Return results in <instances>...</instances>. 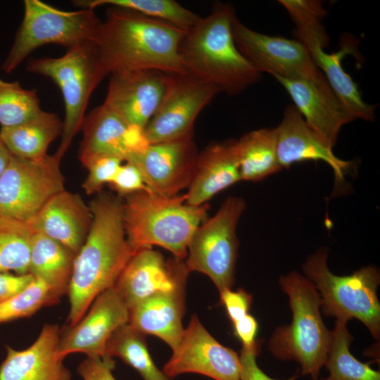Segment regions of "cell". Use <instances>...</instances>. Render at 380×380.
I'll use <instances>...</instances> for the list:
<instances>
[{
    "label": "cell",
    "mask_w": 380,
    "mask_h": 380,
    "mask_svg": "<svg viewBox=\"0 0 380 380\" xmlns=\"http://www.w3.org/2000/svg\"><path fill=\"white\" fill-rule=\"evenodd\" d=\"M89 206L91 225L75 257L68 288V327L82 318L99 294L114 286L134 254L125 234L122 198L101 193Z\"/></svg>",
    "instance_id": "6da1fadb"
},
{
    "label": "cell",
    "mask_w": 380,
    "mask_h": 380,
    "mask_svg": "<svg viewBox=\"0 0 380 380\" xmlns=\"http://www.w3.org/2000/svg\"><path fill=\"white\" fill-rule=\"evenodd\" d=\"M185 32L167 22L115 8L101 21L95 44L108 75L134 70L186 74L179 56Z\"/></svg>",
    "instance_id": "7a4b0ae2"
},
{
    "label": "cell",
    "mask_w": 380,
    "mask_h": 380,
    "mask_svg": "<svg viewBox=\"0 0 380 380\" xmlns=\"http://www.w3.org/2000/svg\"><path fill=\"white\" fill-rule=\"evenodd\" d=\"M229 4L216 3L211 12L186 31L179 56L187 75L238 94L258 82V72L238 49L232 32L236 16Z\"/></svg>",
    "instance_id": "3957f363"
},
{
    "label": "cell",
    "mask_w": 380,
    "mask_h": 380,
    "mask_svg": "<svg viewBox=\"0 0 380 380\" xmlns=\"http://www.w3.org/2000/svg\"><path fill=\"white\" fill-rule=\"evenodd\" d=\"M124 198V228L134 252L158 246L185 260L190 239L206 220L209 205H188L185 194L165 196L139 191Z\"/></svg>",
    "instance_id": "277c9868"
},
{
    "label": "cell",
    "mask_w": 380,
    "mask_h": 380,
    "mask_svg": "<svg viewBox=\"0 0 380 380\" xmlns=\"http://www.w3.org/2000/svg\"><path fill=\"white\" fill-rule=\"evenodd\" d=\"M279 283L289 296L292 319L289 325L275 329L269 350L279 360L296 361L302 374L319 380L331 341V331L322 319L319 293L307 277L296 271L281 276Z\"/></svg>",
    "instance_id": "5b68a950"
},
{
    "label": "cell",
    "mask_w": 380,
    "mask_h": 380,
    "mask_svg": "<svg viewBox=\"0 0 380 380\" xmlns=\"http://www.w3.org/2000/svg\"><path fill=\"white\" fill-rule=\"evenodd\" d=\"M327 259L328 248L323 246L310 255L303 264L304 276L319 293L323 313L345 322L355 318L362 322L372 336L379 341V270L369 265L350 275L338 276L330 271Z\"/></svg>",
    "instance_id": "8992f818"
},
{
    "label": "cell",
    "mask_w": 380,
    "mask_h": 380,
    "mask_svg": "<svg viewBox=\"0 0 380 380\" xmlns=\"http://www.w3.org/2000/svg\"><path fill=\"white\" fill-rule=\"evenodd\" d=\"M27 70L51 79L63 95L65 118L60 146L63 156L74 137L81 129L91 94L108 75L95 43L67 49L58 58L30 60Z\"/></svg>",
    "instance_id": "52a82bcc"
},
{
    "label": "cell",
    "mask_w": 380,
    "mask_h": 380,
    "mask_svg": "<svg viewBox=\"0 0 380 380\" xmlns=\"http://www.w3.org/2000/svg\"><path fill=\"white\" fill-rule=\"evenodd\" d=\"M101 23L94 9L68 11L39 0H25L22 23L1 69L6 73L13 72L32 52L46 44L69 49L95 43Z\"/></svg>",
    "instance_id": "ba28073f"
},
{
    "label": "cell",
    "mask_w": 380,
    "mask_h": 380,
    "mask_svg": "<svg viewBox=\"0 0 380 380\" xmlns=\"http://www.w3.org/2000/svg\"><path fill=\"white\" fill-rule=\"evenodd\" d=\"M246 207L242 198H227L213 217L198 227L188 245L184 260L188 270L207 275L219 292L232 289L234 282L236 227Z\"/></svg>",
    "instance_id": "9c48e42d"
},
{
    "label": "cell",
    "mask_w": 380,
    "mask_h": 380,
    "mask_svg": "<svg viewBox=\"0 0 380 380\" xmlns=\"http://www.w3.org/2000/svg\"><path fill=\"white\" fill-rule=\"evenodd\" d=\"M56 152L39 159L11 154L0 176V217L27 223L55 195L65 190Z\"/></svg>",
    "instance_id": "30bf717a"
},
{
    "label": "cell",
    "mask_w": 380,
    "mask_h": 380,
    "mask_svg": "<svg viewBox=\"0 0 380 380\" xmlns=\"http://www.w3.org/2000/svg\"><path fill=\"white\" fill-rule=\"evenodd\" d=\"M219 93L216 87L189 75H169L162 101L143 130L146 143L193 136L196 118Z\"/></svg>",
    "instance_id": "8fae6325"
},
{
    "label": "cell",
    "mask_w": 380,
    "mask_h": 380,
    "mask_svg": "<svg viewBox=\"0 0 380 380\" xmlns=\"http://www.w3.org/2000/svg\"><path fill=\"white\" fill-rule=\"evenodd\" d=\"M236 45L253 68L275 77L315 78L322 72L306 47L297 39L255 32L236 15L232 22Z\"/></svg>",
    "instance_id": "7c38bea8"
},
{
    "label": "cell",
    "mask_w": 380,
    "mask_h": 380,
    "mask_svg": "<svg viewBox=\"0 0 380 380\" xmlns=\"http://www.w3.org/2000/svg\"><path fill=\"white\" fill-rule=\"evenodd\" d=\"M172 378L196 373L214 380H241L239 356L220 344L193 315L182 339L163 367Z\"/></svg>",
    "instance_id": "4fadbf2b"
},
{
    "label": "cell",
    "mask_w": 380,
    "mask_h": 380,
    "mask_svg": "<svg viewBox=\"0 0 380 380\" xmlns=\"http://www.w3.org/2000/svg\"><path fill=\"white\" fill-rule=\"evenodd\" d=\"M198 152L193 136L147 144L125 161L141 172L151 192L172 196L188 188L194 177Z\"/></svg>",
    "instance_id": "5bb4252c"
},
{
    "label": "cell",
    "mask_w": 380,
    "mask_h": 380,
    "mask_svg": "<svg viewBox=\"0 0 380 380\" xmlns=\"http://www.w3.org/2000/svg\"><path fill=\"white\" fill-rule=\"evenodd\" d=\"M129 309L114 286L99 294L82 318L61 333L58 353L65 359L74 353L87 357L106 356L113 333L129 322Z\"/></svg>",
    "instance_id": "9a60e30c"
},
{
    "label": "cell",
    "mask_w": 380,
    "mask_h": 380,
    "mask_svg": "<svg viewBox=\"0 0 380 380\" xmlns=\"http://www.w3.org/2000/svg\"><path fill=\"white\" fill-rule=\"evenodd\" d=\"M188 270L184 260H166L151 248L134 253L114 287L129 309L154 294L185 286Z\"/></svg>",
    "instance_id": "2e32d148"
},
{
    "label": "cell",
    "mask_w": 380,
    "mask_h": 380,
    "mask_svg": "<svg viewBox=\"0 0 380 380\" xmlns=\"http://www.w3.org/2000/svg\"><path fill=\"white\" fill-rule=\"evenodd\" d=\"M168 78L156 70L111 73L104 103L130 125L144 129L162 101Z\"/></svg>",
    "instance_id": "e0dca14e"
},
{
    "label": "cell",
    "mask_w": 380,
    "mask_h": 380,
    "mask_svg": "<svg viewBox=\"0 0 380 380\" xmlns=\"http://www.w3.org/2000/svg\"><path fill=\"white\" fill-rule=\"evenodd\" d=\"M275 79L291 97L293 106L309 127L333 148L341 127L354 119L322 72L315 78Z\"/></svg>",
    "instance_id": "ac0fdd59"
},
{
    "label": "cell",
    "mask_w": 380,
    "mask_h": 380,
    "mask_svg": "<svg viewBox=\"0 0 380 380\" xmlns=\"http://www.w3.org/2000/svg\"><path fill=\"white\" fill-rule=\"evenodd\" d=\"M81 129L83 139L79 158L85 167L93 160L102 156L122 159L145 147L142 129L130 125L104 103L85 115Z\"/></svg>",
    "instance_id": "d6986e66"
},
{
    "label": "cell",
    "mask_w": 380,
    "mask_h": 380,
    "mask_svg": "<svg viewBox=\"0 0 380 380\" xmlns=\"http://www.w3.org/2000/svg\"><path fill=\"white\" fill-rule=\"evenodd\" d=\"M277 154L281 168L305 161H322L333 170L336 182H342L352 163L338 158L331 147L305 122L293 105H288L275 127Z\"/></svg>",
    "instance_id": "ffe728a7"
},
{
    "label": "cell",
    "mask_w": 380,
    "mask_h": 380,
    "mask_svg": "<svg viewBox=\"0 0 380 380\" xmlns=\"http://www.w3.org/2000/svg\"><path fill=\"white\" fill-rule=\"evenodd\" d=\"M92 215L80 196L65 189L53 196L26 224L77 254L84 244Z\"/></svg>",
    "instance_id": "44dd1931"
},
{
    "label": "cell",
    "mask_w": 380,
    "mask_h": 380,
    "mask_svg": "<svg viewBox=\"0 0 380 380\" xmlns=\"http://www.w3.org/2000/svg\"><path fill=\"white\" fill-rule=\"evenodd\" d=\"M61 336L56 324H46L28 348H6L0 365V380H71V372L58 353Z\"/></svg>",
    "instance_id": "7402d4cb"
},
{
    "label": "cell",
    "mask_w": 380,
    "mask_h": 380,
    "mask_svg": "<svg viewBox=\"0 0 380 380\" xmlns=\"http://www.w3.org/2000/svg\"><path fill=\"white\" fill-rule=\"evenodd\" d=\"M241 180L236 139L213 142L198 153L186 203H207L216 194Z\"/></svg>",
    "instance_id": "603a6c76"
},
{
    "label": "cell",
    "mask_w": 380,
    "mask_h": 380,
    "mask_svg": "<svg viewBox=\"0 0 380 380\" xmlns=\"http://www.w3.org/2000/svg\"><path fill=\"white\" fill-rule=\"evenodd\" d=\"M184 289L158 293L138 303L129 309L128 324L144 335L160 338L175 350L184 330Z\"/></svg>",
    "instance_id": "cb8c5ba5"
},
{
    "label": "cell",
    "mask_w": 380,
    "mask_h": 380,
    "mask_svg": "<svg viewBox=\"0 0 380 380\" xmlns=\"http://www.w3.org/2000/svg\"><path fill=\"white\" fill-rule=\"evenodd\" d=\"M355 46L344 43L340 50L327 53L319 46L307 47L310 56L322 72L330 87L342 103L348 113L354 119L373 121L375 118L374 106L362 99L357 84L342 67L345 56L353 53Z\"/></svg>",
    "instance_id": "d4e9b609"
},
{
    "label": "cell",
    "mask_w": 380,
    "mask_h": 380,
    "mask_svg": "<svg viewBox=\"0 0 380 380\" xmlns=\"http://www.w3.org/2000/svg\"><path fill=\"white\" fill-rule=\"evenodd\" d=\"M75 254L56 241L33 233L29 274L44 281L59 300L68 292Z\"/></svg>",
    "instance_id": "484cf974"
},
{
    "label": "cell",
    "mask_w": 380,
    "mask_h": 380,
    "mask_svg": "<svg viewBox=\"0 0 380 380\" xmlns=\"http://www.w3.org/2000/svg\"><path fill=\"white\" fill-rule=\"evenodd\" d=\"M63 129V122L58 115L42 110L21 125L1 127L0 137L12 155L39 159L48 155L49 145L62 134Z\"/></svg>",
    "instance_id": "4316f807"
},
{
    "label": "cell",
    "mask_w": 380,
    "mask_h": 380,
    "mask_svg": "<svg viewBox=\"0 0 380 380\" xmlns=\"http://www.w3.org/2000/svg\"><path fill=\"white\" fill-rule=\"evenodd\" d=\"M241 180L258 182L282 170L274 128H261L236 139Z\"/></svg>",
    "instance_id": "83f0119b"
},
{
    "label": "cell",
    "mask_w": 380,
    "mask_h": 380,
    "mask_svg": "<svg viewBox=\"0 0 380 380\" xmlns=\"http://www.w3.org/2000/svg\"><path fill=\"white\" fill-rule=\"evenodd\" d=\"M105 354L112 358H120L135 369L143 380H170L153 361L145 335L128 323L113 333L106 343Z\"/></svg>",
    "instance_id": "f1b7e54d"
},
{
    "label": "cell",
    "mask_w": 380,
    "mask_h": 380,
    "mask_svg": "<svg viewBox=\"0 0 380 380\" xmlns=\"http://www.w3.org/2000/svg\"><path fill=\"white\" fill-rule=\"evenodd\" d=\"M347 322L336 319L324 366L329 376L320 380H380V372L361 362L350 352L353 340L348 330Z\"/></svg>",
    "instance_id": "f546056e"
},
{
    "label": "cell",
    "mask_w": 380,
    "mask_h": 380,
    "mask_svg": "<svg viewBox=\"0 0 380 380\" xmlns=\"http://www.w3.org/2000/svg\"><path fill=\"white\" fill-rule=\"evenodd\" d=\"M80 8L110 5L114 8L131 10L154 19L167 22L187 31L201 17L174 0H84L73 3Z\"/></svg>",
    "instance_id": "4dcf8cb0"
},
{
    "label": "cell",
    "mask_w": 380,
    "mask_h": 380,
    "mask_svg": "<svg viewBox=\"0 0 380 380\" xmlns=\"http://www.w3.org/2000/svg\"><path fill=\"white\" fill-rule=\"evenodd\" d=\"M32 234L26 223L0 217V272L29 274Z\"/></svg>",
    "instance_id": "1f68e13d"
},
{
    "label": "cell",
    "mask_w": 380,
    "mask_h": 380,
    "mask_svg": "<svg viewBox=\"0 0 380 380\" xmlns=\"http://www.w3.org/2000/svg\"><path fill=\"white\" fill-rule=\"evenodd\" d=\"M42 110L34 90L23 88L18 81L0 79V124L1 127L21 125Z\"/></svg>",
    "instance_id": "d6a6232c"
},
{
    "label": "cell",
    "mask_w": 380,
    "mask_h": 380,
    "mask_svg": "<svg viewBox=\"0 0 380 380\" xmlns=\"http://www.w3.org/2000/svg\"><path fill=\"white\" fill-rule=\"evenodd\" d=\"M296 25L294 32L299 42H329V37L322 24L327 15L323 4L317 0H280Z\"/></svg>",
    "instance_id": "836d02e7"
},
{
    "label": "cell",
    "mask_w": 380,
    "mask_h": 380,
    "mask_svg": "<svg viewBox=\"0 0 380 380\" xmlns=\"http://www.w3.org/2000/svg\"><path fill=\"white\" fill-rule=\"evenodd\" d=\"M58 302L44 281L34 278L23 290L0 303V324L30 317Z\"/></svg>",
    "instance_id": "e575fe53"
},
{
    "label": "cell",
    "mask_w": 380,
    "mask_h": 380,
    "mask_svg": "<svg viewBox=\"0 0 380 380\" xmlns=\"http://www.w3.org/2000/svg\"><path fill=\"white\" fill-rule=\"evenodd\" d=\"M124 160L114 156L99 157L85 167L89 173L82 184L87 194L99 193L106 184H109Z\"/></svg>",
    "instance_id": "d590c367"
},
{
    "label": "cell",
    "mask_w": 380,
    "mask_h": 380,
    "mask_svg": "<svg viewBox=\"0 0 380 380\" xmlns=\"http://www.w3.org/2000/svg\"><path fill=\"white\" fill-rule=\"evenodd\" d=\"M108 185L121 198L139 191H151L139 170L127 161L122 163Z\"/></svg>",
    "instance_id": "8d00e7d4"
},
{
    "label": "cell",
    "mask_w": 380,
    "mask_h": 380,
    "mask_svg": "<svg viewBox=\"0 0 380 380\" xmlns=\"http://www.w3.org/2000/svg\"><path fill=\"white\" fill-rule=\"evenodd\" d=\"M220 303L225 308L227 314L232 323L248 314L253 296L243 289L233 291L224 289L220 292Z\"/></svg>",
    "instance_id": "74e56055"
},
{
    "label": "cell",
    "mask_w": 380,
    "mask_h": 380,
    "mask_svg": "<svg viewBox=\"0 0 380 380\" xmlns=\"http://www.w3.org/2000/svg\"><path fill=\"white\" fill-rule=\"evenodd\" d=\"M115 365L113 358L108 356L87 357L77 370L83 380H116L113 374Z\"/></svg>",
    "instance_id": "f35d334b"
},
{
    "label": "cell",
    "mask_w": 380,
    "mask_h": 380,
    "mask_svg": "<svg viewBox=\"0 0 380 380\" xmlns=\"http://www.w3.org/2000/svg\"><path fill=\"white\" fill-rule=\"evenodd\" d=\"M261 343L258 340L251 348L242 347L239 355L241 380H296L298 375H293L286 379H273L258 367L256 358L260 353Z\"/></svg>",
    "instance_id": "ab89813d"
},
{
    "label": "cell",
    "mask_w": 380,
    "mask_h": 380,
    "mask_svg": "<svg viewBox=\"0 0 380 380\" xmlns=\"http://www.w3.org/2000/svg\"><path fill=\"white\" fill-rule=\"evenodd\" d=\"M33 279L30 274L0 272V303L23 290Z\"/></svg>",
    "instance_id": "60d3db41"
},
{
    "label": "cell",
    "mask_w": 380,
    "mask_h": 380,
    "mask_svg": "<svg viewBox=\"0 0 380 380\" xmlns=\"http://www.w3.org/2000/svg\"><path fill=\"white\" fill-rule=\"evenodd\" d=\"M232 324L234 334L241 342L242 347L251 348L255 344L258 323L253 316L248 313Z\"/></svg>",
    "instance_id": "b9f144b4"
},
{
    "label": "cell",
    "mask_w": 380,
    "mask_h": 380,
    "mask_svg": "<svg viewBox=\"0 0 380 380\" xmlns=\"http://www.w3.org/2000/svg\"><path fill=\"white\" fill-rule=\"evenodd\" d=\"M11 153L0 137V176L8 165Z\"/></svg>",
    "instance_id": "7bdbcfd3"
}]
</instances>
